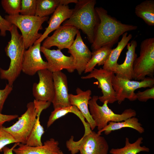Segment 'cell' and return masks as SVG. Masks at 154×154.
I'll return each instance as SVG.
<instances>
[{
    "label": "cell",
    "instance_id": "obj_25",
    "mask_svg": "<svg viewBox=\"0 0 154 154\" xmlns=\"http://www.w3.org/2000/svg\"><path fill=\"white\" fill-rule=\"evenodd\" d=\"M135 13L148 25H154L153 0H146L138 4L135 8Z\"/></svg>",
    "mask_w": 154,
    "mask_h": 154
},
{
    "label": "cell",
    "instance_id": "obj_11",
    "mask_svg": "<svg viewBox=\"0 0 154 154\" xmlns=\"http://www.w3.org/2000/svg\"><path fill=\"white\" fill-rule=\"evenodd\" d=\"M79 31L73 26H60L51 36L45 39L42 46L47 49L56 46L61 50L64 48L68 49L73 42L75 37Z\"/></svg>",
    "mask_w": 154,
    "mask_h": 154
},
{
    "label": "cell",
    "instance_id": "obj_5",
    "mask_svg": "<svg viewBox=\"0 0 154 154\" xmlns=\"http://www.w3.org/2000/svg\"><path fill=\"white\" fill-rule=\"evenodd\" d=\"M98 97L96 95L93 96L88 102L90 114L98 131L104 128L110 121H121L136 116V111L131 108L125 110L121 114H116L109 108L107 101L102 106H99L97 103Z\"/></svg>",
    "mask_w": 154,
    "mask_h": 154
},
{
    "label": "cell",
    "instance_id": "obj_27",
    "mask_svg": "<svg viewBox=\"0 0 154 154\" xmlns=\"http://www.w3.org/2000/svg\"><path fill=\"white\" fill-rule=\"evenodd\" d=\"M143 138L139 137L134 143H131L129 139L126 137L125 146L119 148H112L110 153L111 154H137L141 152H149L150 149L145 146H141Z\"/></svg>",
    "mask_w": 154,
    "mask_h": 154
},
{
    "label": "cell",
    "instance_id": "obj_29",
    "mask_svg": "<svg viewBox=\"0 0 154 154\" xmlns=\"http://www.w3.org/2000/svg\"><path fill=\"white\" fill-rule=\"evenodd\" d=\"M1 5L5 11L10 16H15L20 13L21 0H2Z\"/></svg>",
    "mask_w": 154,
    "mask_h": 154
},
{
    "label": "cell",
    "instance_id": "obj_13",
    "mask_svg": "<svg viewBox=\"0 0 154 154\" xmlns=\"http://www.w3.org/2000/svg\"><path fill=\"white\" fill-rule=\"evenodd\" d=\"M42 52L47 60V69L52 73L66 69L69 73L75 70L72 56L64 55L61 50H50L41 46Z\"/></svg>",
    "mask_w": 154,
    "mask_h": 154
},
{
    "label": "cell",
    "instance_id": "obj_3",
    "mask_svg": "<svg viewBox=\"0 0 154 154\" xmlns=\"http://www.w3.org/2000/svg\"><path fill=\"white\" fill-rule=\"evenodd\" d=\"M11 38L5 48L7 56L10 60L8 68L4 70L0 68V78L7 80L11 86L22 71L24 54L25 48L21 35L17 28L13 25L10 31Z\"/></svg>",
    "mask_w": 154,
    "mask_h": 154
},
{
    "label": "cell",
    "instance_id": "obj_17",
    "mask_svg": "<svg viewBox=\"0 0 154 154\" xmlns=\"http://www.w3.org/2000/svg\"><path fill=\"white\" fill-rule=\"evenodd\" d=\"M76 94H69V100L71 105L76 106L81 112L93 131L96 127L95 122L91 115L88 102L91 99L92 91L90 90L83 91L79 88L76 90Z\"/></svg>",
    "mask_w": 154,
    "mask_h": 154
},
{
    "label": "cell",
    "instance_id": "obj_8",
    "mask_svg": "<svg viewBox=\"0 0 154 154\" xmlns=\"http://www.w3.org/2000/svg\"><path fill=\"white\" fill-rule=\"evenodd\" d=\"M112 83L117 101L120 104L125 99L131 101L137 100L135 92L136 89L154 86V78L148 77L142 80H133L119 77L114 74Z\"/></svg>",
    "mask_w": 154,
    "mask_h": 154
},
{
    "label": "cell",
    "instance_id": "obj_6",
    "mask_svg": "<svg viewBox=\"0 0 154 154\" xmlns=\"http://www.w3.org/2000/svg\"><path fill=\"white\" fill-rule=\"evenodd\" d=\"M66 146L71 154H108V143L105 138L93 131L86 134L79 140L75 141L71 136L66 142Z\"/></svg>",
    "mask_w": 154,
    "mask_h": 154
},
{
    "label": "cell",
    "instance_id": "obj_31",
    "mask_svg": "<svg viewBox=\"0 0 154 154\" xmlns=\"http://www.w3.org/2000/svg\"><path fill=\"white\" fill-rule=\"evenodd\" d=\"M18 143L9 133L4 130L3 125L0 126V151L6 145L12 143Z\"/></svg>",
    "mask_w": 154,
    "mask_h": 154
},
{
    "label": "cell",
    "instance_id": "obj_37",
    "mask_svg": "<svg viewBox=\"0 0 154 154\" xmlns=\"http://www.w3.org/2000/svg\"><path fill=\"white\" fill-rule=\"evenodd\" d=\"M61 154H64V153L62 152Z\"/></svg>",
    "mask_w": 154,
    "mask_h": 154
},
{
    "label": "cell",
    "instance_id": "obj_15",
    "mask_svg": "<svg viewBox=\"0 0 154 154\" xmlns=\"http://www.w3.org/2000/svg\"><path fill=\"white\" fill-rule=\"evenodd\" d=\"M40 44H34L25 51L22 71L27 75L32 76L39 70L47 69V62L41 55Z\"/></svg>",
    "mask_w": 154,
    "mask_h": 154
},
{
    "label": "cell",
    "instance_id": "obj_1",
    "mask_svg": "<svg viewBox=\"0 0 154 154\" xmlns=\"http://www.w3.org/2000/svg\"><path fill=\"white\" fill-rule=\"evenodd\" d=\"M95 9L99 22L91 46L92 51L104 46L112 48L118 42L121 35L127 31L137 29L136 25L123 23L109 15L107 11L102 7H96Z\"/></svg>",
    "mask_w": 154,
    "mask_h": 154
},
{
    "label": "cell",
    "instance_id": "obj_21",
    "mask_svg": "<svg viewBox=\"0 0 154 154\" xmlns=\"http://www.w3.org/2000/svg\"><path fill=\"white\" fill-rule=\"evenodd\" d=\"M70 113L75 114L80 119L84 127V134L92 131L90 125L85 121V118L82 113L76 106L73 105L54 109L49 117L47 123V127H49L57 119Z\"/></svg>",
    "mask_w": 154,
    "mask_h": 154
},
{
    "label": "cell",
    "instance_id": "obj_28",
    "mask_svg": "<svg viewBox=\"0 0 154 154\" xmlns=\"http://www.w3.org/2000/svg\"><path fill=\"white\" fill-rule=\"evenodd\" d=\"M37 114L35 121L32 130L25 144L30 146H37L43 145L41 139L45 132L43 127L41 125L40 117L41 113L43 110L40 107L36 108Z\"/></svg>",
    "mask_w": 154,
    "mask_h": 154
},
{
    "label": "cell",
    "instance_id": "obj_32",
    "mask_svg": "<svg viewBox=\"0 0 154 154\" xmlns=\"http://www.w3.org/2000/svg\"><path fill=\"white\" fill-rule=\"evenodd\" d=\"M137 100L141 102H146L149 99H154V86L135 93Z\"/></svg>",
    "mask_w": 154,
    "mask_h": 154
},
{
    "label": "cell",
    "instance_id": "obj_30",
    "mask_svg": "<svg viewBox=\"0 0 154 154\" xmlns=\"http://www.w3.org/2000/svg\"><path fill=\"white\" fill-rule=\"evenodd\" d=\"M37 0H22L20 13L24 16H33L36 14Z\"/></svg>",
    "mask_w": 154,
    "mask_h": 154
},
{
    "label": "cell",
    "instance_id": "obj_2",
    "mask_svg": "<svg viewBox=\"0 0 154 154\" xmlns=\"http://www.w3.org/2000/svg\"><path fill=\"white\" fill-rule=\"evenodd\" d=\"M96 0H79L75 3L70 17L62 25L74 27L81 30L87 37L89 42L94 41L95 32L99 22L95 9Z\"/></svg>",
    "mask_w": 154,
    "mask_h": 154
},
{
    "label": "cell",
    "instance_id": "obj_23",
    "mask_svg": "<svg viewBox=\"0 0 154 154\" xmlns=\"http://www.w3.org/2000/svg\"><path fill=\"white\" fill-rule=\"evenodd\" d=\"M131 34L125 32L122 35L121 40L118 42L117 46L112 49L102 68L114 72L118 64L117 62L121 53L132 38Z\"/></svg>",
    "mask_w": 154,
    "mask_h": 154
},
{
    "label": "cell",
    "instance_id": "obj_33",
    "mask_svg": "<svg viewBox=\"0 0 154 154\" xmlns=\"http://www.w3.org/2000/svg\"><path fill=\"white\" fill-rule=\"evenodd\" d=\"M13 89V86L7 84L4 88L0 90V113L1 112L4 103Z\"/></svg>",
    "mask_w": 154,
    "mask_h": 154
},
{
    "label": "cell",
    "instance_id": "obj_16",
    "mask_svg": "<svg viewBox=\"0 0 154 154\" xmlns=\"http://www.w3.org/2000/svg\"><path fill=\"white\" fill-rule=\"evenodd\" d=\"M53 76L54 94L52 103L54 109L71 106L66 75L60 71L53 73Z\"/></svg>",
    "mask_w": 154,
    "mask_h": 154
},
{
    "label": "cell",
    "instance_id": "obj_36",
    "mask_svg": "<svg viewBox=\"0 0 154 154\" xmlns=\"http://www.w3.org/2000/svg\"><path fill=\"white\" fill-rule=\"evenodd\" d=\"M19 143H15L13 146L11 148H9L6 146H5L2 149V151L3 153V154H13V149L18 145Z\"/></svg>",
    "mask_w": 154,
    "mask_h": 154
},
{
    "label": "cell",
    "instance_id": "obj_35",
    "mask_svg": "<svg viewBox=\"0 0 154 154\" xmlns=\"http://www.w3.org/2000/svg\"><path fill=\"white\" fill-rule=\"evenodd\" d=\"M18 117L17 115H5L0 113V126L3 125L5 122L11 121Z\"/></svg>",
    "mask_w": 154,
    "mask_h": 154
},
{
    "label": "cell",
    "instance_id": "obj_10",
    "mask_svg": "<svg viewBox=\"0 0 154 154\" xmlns=\"http://www.w3.org/2000/svg\"><path fill=\"white\" fill-rule=\"evenodd\" d=\"M113 72L100 68H95L87 75L81 77L82 79L94 78L98 82V88L101 89L102 95L98 97V100L103 103L106 101L112 104L117 101L116 95L113 88L112 80Z\"/></svg>",
    "mask_w": 154,
    "mask_h": 154
},
{
    "label": "cell",
    "instance_id": "obj_9",
    "mask_svg": "<svg viewBox=\"0 0 154 154\" xmlns=\"http://www.w3.org/2000/svg\"><path fill=\"white\" fill-rule=\"evenodd\" d=\"M25 112L18 118V120L11 126L3 128L11 135L17 142L25 144L33 128L36 118L37 111L33 102L27 105Z\"/></svg>",
    "mask_w": 154,
    "mask_h": 154
},
{
    "label": "cell",
    "instance_id": "obj_7",
    "mask_svg": "<svg viewBox=\"0 0 154 154\" xmlns=\"http://www.w3.org/2000/svg\"><path fill=\"white\" fill-rule=\"evenodd\" d=\"M133 79L140 81L146 76L154 78V38H147L141 42L139 55L133 66Z\"/></svg>",
    "mask_w": 154,
    "mask_h": 154
},
{
    "label": "cell",
    "instance_id": "obj_24",
    "mask_svg": "<svg viewBox=\"0 0 154 154\" xmlns=\"http://www.w3.org/2000/svg\"><path fill=\"white\" fill-rule=\"evenodd\" d=\"M78 0H37L35 16L44 17L53 13L60 5L75 3Z\"/></svg>",
    "mask_w": 154,
    "mask_h": 154
},
{
    "label": "cell",
    "instance_id": "obj_12",
    "mask_svg": "<svg viewBox=\"0 0 154 154\" xmlns=\"http://www.w3.org/2000/svg\"><path fill=\"white\" fill-rule=\"evenodd\" d=\"M37 73L39 82L34 83L32 88L35 100L52 103L54 94L53 73L47 69L39 70Z\"/></svg>",
    "mask_w": 154,
    "mask_h": 154
},
{
    "label": "cell",
    "instance_id": "obj_22",
    "mask_svg": "<svg viewBox=\"0 0 154 154\" xmlns=\"http://www.w3.org/2000/svg\"><path fill=\"white\" fill-rule=\"evenodd\" d=\"M139 121L138 118L134 117L120 122L110 121L106 126L97 133L101 135L102 132H104L105 134L107 135L113 131L123 128H130L134 129L140 133H142L144 132L145 129Z\"/></svg>",
    "mask_w": 154,
    "mask_h": 154
},
{
    "label": "cell",
    "instance_id": "obj_4",
    "mask_svg": "<svg viewBox=\"0 0 154 154\" xmlns=\"http://www.w3.org/2000/svg\"><path fill=\"white\" fill-rule=\"evenodd\" d=\"M49 17H40L21 14L15 16L6 15L5 18L18 28L21 33L26 49L33 46L41 36L38 31L42 29V25L48 21Z\"/></svg>",
    "mask_w": 154,
    "mask_h": 154
},
{
    "label": "cell",
    "instance_id": "obj_18",
    "mask_svg": "<svg viewBox=\"0 0 154 154\" xmlns=\"http://www.w3.org/2000/svg\"><path fill=\"white\" fill-rule=\"evenodd\" d=\"M127 46V51L125 60L122 64H117L113 72L119 77L132 80L133 63L137 57L135 52L137 42L133 40L128 42Z\"/></svg>",
    "mask_w": 154,
    "mask_h": 154
},
{
    "label": "cell",
    "instance_id": "obj_20",
    "mask_svg": "<svg viewBox=\"0 0 154 154\" xmlns=\"http://www.w3.org/2000/svg\"><path fill=\"white\" fill-rule=\"evenodd\" d=\"M72 9H70L68 5H60L56 9L48 21V25L41 37L34 44L41 42L48 37L51 32L55 30L61 24L70 17Z\"/></svg>",
    "mask_w": 154,
    "mask_h": 154
},
{
    "label": "cell",
    "instance_id": "obj_26",
    "mask_svg": "<svg viewBox=\"0 0 154 154\" xmlns=\"http://www.w3.org/2000/svg\"><path fill=\"white\" fill-rule=\"evenodd\" d=\"M112 49V48L109 46H104L92 51L91 58L86 66L84 73L90 72L97 65L103 66Z\"/></svg>",
    "mask_w": 154,
    "mask_h": 154
},
{
    "label": "cell",
    "instance_id": "obj_14",
    "mask_svg": "<svg viewBox=\"0 0 154 154\" xmlns=\"http://www.w3.org/2000/svg\"><path fill=\"white\" fill-rule=\"evenodd\" d=\"M68 50V52L73 57L75 70L79 75H81L84 72L92 53L83 41L79 31Z\"/></svg>",
    "mask_w": 154,
    "mask_h": 154
},
{
    "label": "cell",
    "instance_id": "obj_19",
    "mask_svg": "<svg viewBox=\"0 0 154 154\" xmlns=\"http://www.w3.org/2000/svg\"><path fill=\"white\" fill-rule=\"evenodd\" d=\"M59 142L51 138L45 141L41 146H30L19 143L13 151L15 154H61L62 152L59 147Z\"/></svg>",
    "mask_w": 154,
    "mask_h": 154
},
{
    "label": "cell",
    "instance_id": "obj_34",
    "mask_svg": "<svg viewBox=\"0 0 154 154\" xmlns=\"http://www.w3.org/2000/svg\"><path fill=\"white\" fill-rule=\"evenodd\" d=\"M13 24H12L2 17L0 14V35L4 37L6 35V31H10L11 30Z\"/></svg>",
    "mask_w": 154,
    "mask_h": 154
}]
</instances>
